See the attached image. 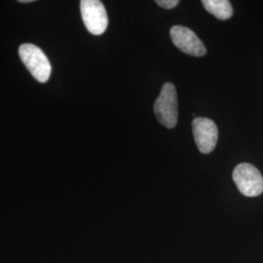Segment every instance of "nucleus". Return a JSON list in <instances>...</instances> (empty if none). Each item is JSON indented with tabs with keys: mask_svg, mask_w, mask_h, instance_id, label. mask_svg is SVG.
<instances>
[{
	"mask_svg": "<svg viewBox=\"0 0 263 263\" xmlns=\"http://www.w3.org/2000/svg\"><path fill=\"white\" fill-rule=\"evenodd\" d=\"M154 113L160 124L168 129L177 126L179 119L178 94L175 85L165 83L154 104Z\"/></svg>",
	"mask_w": 263,
	"mask_h": 263,
	"instance_id": "obj_1",
	"label": "nucleus"
},
{
	"mask_svg": "<svg viewBox=\"0 0 263 263\" xmlns=\"http://www.w3.org/2000/svg\"><path fill=\"white\" fill-rule=\"evenodd\" d=\"M19 54L30 74L40 83L47 82L52 67L44 52L33 44L26 43L21 45Z\"/></svg>",
	"mask_w": 263,
	"mask_h": 263,
	"instance_id": "obj_2",
	"label": "nucleus"
},
{
	"mask_svg": "<svg viewBox=\"0 0 263 263\" xmlns=\"http://www.w3.org/2000/svg\"><path fill=\"white\" fill-rule=\"evenodd\" d=\"M233 180L239 191L247 197H255L262 193V176L252 164L242 163L236 166Z\"/></svg>",
	"mask_w": 263,
	"mask_h": 263,
	"instance_id": "obj_3",
	"label": "nucleus"
},
{
	"mask_svg": "<svg viewBox=\"0 0 263 263\" xmlns=\"http://www.w3.org/2000/svg\"><path fill=\"white\" fill-rule=\"evenodd\" d=\"M80 11L88 31L94 35H101L108 26V17L104 4L99 0L80 1Z\"/></svg>",
	"mask_w": 263,
	"mask_h": 263,
	"instance_id": "obj_4",
	"label": "nucleus"
},
{
	"mask_svg": "<svg viewBox=\"0 0 263 263\" xmlns=\"http://www.w3.org/2000/svg\"><path fill=\"white\" fill-rule=\"evenodd\" d=\"M192 131L198 149L203 154H209L215 149L218 140L216 123L205 117H197L192 122Z\"/></svg>",
	"mask_w": 263,
	"mask_h": 263,
	"instance_id": "obj_5",
	"label": "nucleus"
},
{
	"mask_svg": "<svg viewBox=\"0 0 263 263\" xmlns=\"http://www.w3.org/2000/svg\"><path fill=\"white\" fill-rule=\"evenodd\" d=\"M170 35L173 43L189 56L203 57L206 55L207 50L204 43L192 29L182 26H175L171 28Z\"/></svg>",
	"mask_w": 263,
	"mask_h": 263,
	"instance_id": "obj_6",
	"label": "nucleus"
},
{
	"mask_svg": "<svg viewBox=\"0 0 263 263\" xmlns=\"http://www.w3.org/2000/svg\"><path fill=\"white\" fill-rule=\"evenodd\" d=\"M202 4L216 19L226 21L230 19L233 15V8L228 0H203Z\"/></svg>",
	"mask_w": 263,
	"mask_h": 263,
	"instance_id": "obj_7",
	"label": "nucleus"
},
{
	"mask_svg": "<svg viewBox=\"0 0 263 263\" xmlns=\"http://www.w3.org/2000/svg\"><path fill=\"white\" fill-rule=\"evenodd\" d=\"M179 0H157L156 4L165 9H173L179 4Z\"/></svg>",
	"mask_w": 263,
	"mask_h": 263,
	"instance_id": "obj_8",
	"label": "nucleus"
},
{
	"mask_svg": "<svg viewBox=\"0 0 263 263\" xmlns=\"http://www.w3.org/2000/svg\"><path fill=\"white\" fill-rule=\"evenodd\" d=\"M21 3H30L32 2V0H20Z\"/></svg>",
	"mask_w": 263,
	"mask_h": 263,
	"instance_id": "obj_9",
	"label": "nucleus"
}]
</instances>
